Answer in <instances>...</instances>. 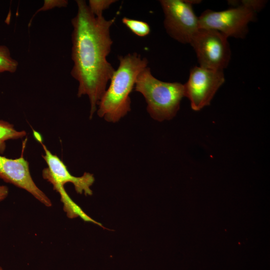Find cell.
<instances>
[{
	"label": "cell",
	"mask_w": 270,
	"mask_h": 270,
	"mask_svg": "<svg viewBox=\"0 0 270 270\" xmlns=\"http://www.w3.org/2000/svg\"><path fill=\"white\" fill-rule=\"evenodd\" d=\"M256 18V12L238 5L221 11L206 10L198 17V20L200 28L216 30L227 38H244L248 33V24Z\"/></svg>",
	"instance_id": "5"
},
{
	"label": "cell",
	"mask_w": 270,
	"mask_h": 270,
	"mask_svg": "<svg viewBox=\"0 0 270 270\" xmlns=\"http://www.w3.org/2000/svg\"><path fill=\"white\" fill-rule=\"evenodd\" d=\"M228 2L232 6H233V7L238 5H242L248 7L256 12L264 7L266 2L264 0H244L239 1V2L233 0L228 1Z\"/></svg>",
	"instance_id": "14"
},
{
	"label": "cell",
	"mask_w": 270,
	"mask_h": 270,
	"mask_svg": "<svg viewBox=\"0 0 270 270\" xmlns=\"http://www.w3.org/2000/svg\"><path fill=\"white\" fill-rule=\"evenodd\" d=\"M119 65L110 80L98 106V115L110 122H116L130 111V94L139 74L148 65L146 58L134 52L118 56Z\"/></svg>",
	"instance_id": "2"
},
{
	"label": "cell",
	"mask_w": 270,
	"mask_h": 270,
	"mask_svg": "<svg viewBox=\"0 0 270 270\" xmlns=\"http://www.w3.org/2000/svg\"><path fill=\"white\" fill-rule=\"evenodd\" d=\"M18 62L10 56L8 48L5 46H0V74L4 72H14Z\"/></svg>",
	"instance_id": "11"
},
{
	"label": "cell",
	"mask_w": 270,
	"mask_h": 270,
	"mask_svg": "<svg viewBox=\"0 0 270 270\" xmlns=\"http://www.w3.org/2000/svg\"><path fill=\"white\" fill-rule=\"evenodd\" d=\"M8 194V188L4 185H0V202L4 200Z\"/></svg>",
	"instance_id": "16"
},
{
	"label": "cell",
	"mask_w": 270,
	"mask_h": 270,
	"mask_svg": "<svg viewBox=\"0 0 270 270\" xmlns=\"http://www.w3.org/2000/svg\"><path fill=\"white\" fill-rule=\"evenodd\" d=\"M164 19V26L172 38L182 44H190L200 29L198 17L188 0H160Z\"/></svg>",
	"instance_id": "7"
},
{
	"label": "cell",
	"mask_w": 270,
	"mask_h": 270,
	"mask_svg": "<svg viewBox=\"0 0 270 270\" xmlns=\"http://www.w3.org/2000/svg\"><path fill=\"white\" fill-rule=\"evenodd\" d=\"M134 88L144 96L150 116L159 122L174 118L185 97L183 84L161 81L154 76L148 66L138 75Z\"/></svg>",
	"instance_id": "3"
},
{
	"label": "cell",
	"mask_w": 270,
	"mask_h": 270,
	"mask_svg": "<svg viewBox=\"0 0 270 270\" xmlns=\"http://www.w3.org/2000/svg\"><path fill=\"white\" fill-rule=\"evenodd\" d=\"M0 270H4L2 268H1V267L0 266Z\"/></svg>",
	"instance_id": "17"
},
{
	"label": "cell",
	"mask_w": 270,
	"mask_h": 270,
	"mask_svg": "<svg viewBox=\"0 0 270 270\" xmlns=\"http://www.w3.org/2000/svg\"><path fill=\"white\" fill-rule=\"evenodd\" d=\"M76 2L78 12L72 20L74 66L70 73L78 82V97H88L92 118L115 70L107 56L113 42L110 28L116 18L107 20L103 16H96L85 0Z\"/></svg>",
	"instance_id": "1"
},
{
	"label": "cell",
	"mask_w": 270,
	"mask_h": 270,
	"mask_svg": "<svg viewBox=\"0 0 270 270\" xmlns=\"http://www.w3.org/2000/svg\"><path fill=\"white\" fill-rule=\"evenodd\" d=\"M116 0H90L88 8L91 12L96 16H103V11L108 9L110 6L116 2Z\"/></svg>",
	"instance_id": "13"
},
{
	"label": "cell",
	"mask_w": 270,
	"mask_h": 270,
	"mask_svg": "<svg viewBox=\"0 0 270 270\" xmlns=\"http://www.w3.org/2000/svg\"><path fill=\"white\" fill-rule=\"evenodd\" d=\"M34 136L43 148L44 154L42 156L48 166L42 170V177L50 182L53 186L54 189L60 194L62 204L68 202L70 199L64 188V185L68 182L74 184L78 193H84L86 196L92 195V192L90 187L94 182L93 174L84 172L81 176H72L64 162L56 155L52 154L43 144L40 134L34 131Z\"/></svg>",
	"instance_id": "4"
},
{
	"label": "cell",
	"mask_w": 270,
	"mask_h": 270,
	"mask_svg": "<svg viewBox=\"0 0 270 270\" xmlns=\"http://www.w3.org/2000/svg\"><path fill=\"white\" fill-rule=\"evenodd\" d=\"M68 3L67 0H44V6L36 11L33 16L40 12L47 10L55 7L66 6Z\"/></svg>",
	"instance_id": "15"
},
{
	"label": "cell",
	"mask_w": 270,
	"mask_h": 270,
	"mask_svg": "<svg viewBox=\"0 0 270 270\" xmlns=\"http://www.w3.org/2000/svg\"><path fill=\"white\" fill-rule=\"evenodd\" d=\"M224 70L194 66L184 84L185 97L190 102L192 109L199 111L209 106L216 93L224 82Z\"/></svg>",
	"instance_id": "8"
},
{
	"label": "cell",
	"mask_w": 270,
	"mask_h": 270,
	"mask_svg": "<svg viewBox=\"0 0 270 270\" xmlns=\"http://www.w3.org/2000/svg\"><path fill=\"white\" fill-rule=\"evenodd\" d=\"M228 38L216 30L200 28L190 43L200 66L224 70L228 66L232 54Z\"/></svg>",
	"instance_id": "6"
},
{
	"label": "cell",
	"mask_w": 270,
	"mask_h": 270,
	"mask_svg": "<svg viewBox=\"0 0 270 270\" xmlns=\"http://www.w3.org/2000/svg\"><path fill=\"white\" fill-rule=\"evenodd\" d=\"M0 179L26 190L44 206H52L50 200L33 180L28 162L22 156L12 159L0 154Z\"/></svg>",
	"instance_id": "9"
},
{
	"label": "cell",
	"mask_w": 270,
	"mask_h": 270,
	"mask_svg": "<svg viewBox=\"0 0 270 270\" xmlns=\"http://www.w3.org/2000/svg\"><path fill=\"white\" fill-rule=\"evenodd\" d=\"M122 22L132 33L138 36H146L150 32V26L145 22L124 17Z\"/></svg>",
	"instance_id": "12"
},
{
	"label": "cell",
	"mask_w": 270,
	"mask_h": 270,
	"mask_svg": "<svg viewBox=\"0 0 270 270\" xmlns=\"http://www.w3.org/2000/svg\"><path fill=\"white\" fill-rule=\"evenodd\" d=\"M26 133L24 130H18L10 123L0 120V154L4 152L6 142L11 140H18L24 137Z\"/></svg>",
	"instance_id": "10"
}]
</instances>
